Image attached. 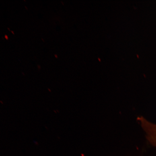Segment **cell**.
I'll return each mask as SVG.
<instances>
[{
  "label": "cell",
  "instance_id": "6da1fadb",
  "mask_svg": "<svg viewBox=\"0 0 156 156\" xmlns=\"http://www.w3.org/2000/svg\"><path fill=\"white\" fill-rule=\"evenodd\" d=\"M139 120L142 128L146 133L148 141L156 147V125L148 121L142 117L140 118Z\"/></svg>",
  "mask_w": 156,
  "mask_h": 156
},
{
  "label": "cell",
  "instance_id": "7a4b0ae2",
  "mask_svg": "<svg viewBox=\"0 0 156 156\" xmlns=\"http://www.w3.org/2000/svg\"><path fill=\"white\" fill-rule=\"evenodd\" d=\"M5 38L6 39V40H9V37L6 34L5 35Z\"/></svg>",
  "mask_w": 156,
  "mask_h": 156
},
{
  "label": "cell",
  "instance_id": "3957f363",
  "mask_svg": "<svg viewBox=\"0 0 156 156\" xmlns=\"http://www.w3.org/2000/svg\"><path fill=\"white\" fill-rule=\"evenodd\" d=\"M11 32L12 33V34H15V33L14 32H13V31L12 30L11 31Z\"/></svg>",
  "mask_w": 156,
  "mask_h": 156
},
{
  "label": "cell",
  "instance_id": "277c9868",
  "mask_svg": "<svg viewBox=\"0 0 156 156\" xmlns=\"http://www.w3.org/2000/svg\"><path fill=\"white\" fill-rule=\"evenodd\" d=\"M37 66H38V68H40H40H41V66L40 65H38Z\"/></svg>",
  "mask_w": 156,
  "mask_h": 156
},
{
  "label": "cell",
  "instance_id": "5b68a950",
  "mask_svg": "<svg viewBox=\"0 0 156 156\" xmlns=\"http://www.w3.org/2000/svg\"><path fill=\"white\" fill-rule=\"evenodd\" d=\"M42 40L43 41H44V39H43V38H42Z\"/></svg>",
  "mask_w": 156,
  "mask_h": 156
},
{
  "label": "cell",
  "instance_id": "8992f818",
  "mask_svg": "<svg viewBox=\"0 0 156 156\" xmlns=\"http://www.w3.org/2000/svg\"><path fill=\"white\" fill-rule=\"evenodd\" d=\"M25 8H26L27 9H28V8H27V6H25Z\"/></svg>",
  "mask_w": 156,
  "mask_h": 156
},
{
  "label": "cell",
  "instance_id": "52a82bcc",
  "mask_svg": "<svg viewBox=\"0 0 156 156\" xmlns=\"http://www.w3.org/2000/svg\"><path fill=\"white\" fill-rule=\"evenodd\" d=\"M7 29H8L9 30V31H10V29L9 28H8Z\"/></svg>",
  "mask_w": 156,
  "mask_h": 156
}]
</instances>
